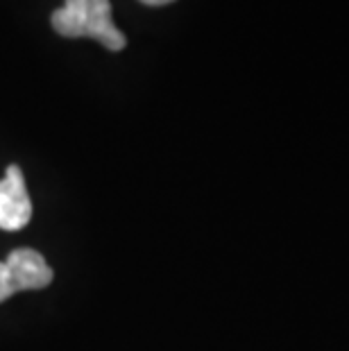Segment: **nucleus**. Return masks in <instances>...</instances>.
<instances>
[{
    "label": "nucleus",
    "instance_id": "7ed1b4c3",
    "mask_svg": "<svg viewBox=\"0 0 349 351\" xmlns=\"http://www.w3.org/2000/svg\"><path fill=\"white\" fill-rule=\"evenodd\" d=\"M14 293H21L16 272L12 270V265L7 261H0V304L10 300Z\"/></svg>",
    "mask_w": 349,
    "mask_h": 351
},
{
    "label": "nucleus",
    "instance_id": "f03ea898",
    "mask_svg": "<svg viewBox=\"0 0 349 351\" xmlns=\"http://www.w3.org/2000/svg\"><path fill=\"white\" fill-rule=\"evenodd\" d=\"M32 218V202L19 166L7 168L5 179L0 182V229L19 231Z\"/></svg>",
    "mask_w": 349,
    "mask_h": 351
},
{
    "label": "nucleus",
    "instance_id": "20e7f679",
    "mask_svg": "<svg viewBox=\"0 0 349 351\" xmlns=\"http://www.w3.org/2000/svg\"><path fill=\"white\" fill-rule=\"evenodd\" d=\"M139 3H143V5H147V7H161V5L175 3V0H139Z\"/></svg>",
    "mask_w": 349,
    "mask_h": 351
},
{
    "label": "nucleus",
    "instance_id": "f257e3e1",
    "mask_svg": "<svg viewBox=\"0 0 349 351\" xmlns=\"http://www.w3.org/2000/svg\"><path fill=\"white\" fill-rule=\"evenodd\" d=\"M50 23L57 34L69 36V39L88 36L114 52L128 46L125 34L111 21L109 0H66L64 7L53 12Z\"/></svg>",
    "mask_w": 349,
    "mask_h": 351
}]
</instances>
